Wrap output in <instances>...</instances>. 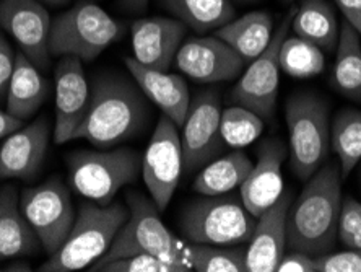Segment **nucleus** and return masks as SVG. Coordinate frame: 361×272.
I'll list each match as a JSON object with an SVG mask.
<instances>
[{
    "label": "nucleus",
    "instance_id": "1",
    "mask_svg": "<svg viewBox=\"0 0 361 272\" xmlns=\"http://www.w3.org/2000/svg\"><path fill=\"white\" fill-rule=\"evenodd\" d=\"M341 165L329 162L307 179L286 218V248L317 258L331 253L342 209Z\"/></svg>",
    "mask_w": 361,
    "mask_h": 272
},
{
    "label": "nucleus",
    "instance_id": "2",
    "mask_svg": "<svg viewBox=\"0 0 361 272\" xmlns=\"http://www.w3.org/2000/svg\"><path fill=\"white\" fill-rule=\"evenodd\" d=\"M148 117L147 97L135 80L99 76L93 82L87 114L73 138H85L94 147L109 148L139 136Z\"/></svg>",
    "mask_w": 361,
    "mask_h": 272
},
{
    "label": "nucleus",
    "instance_id": "3",
    "mask_svg": "<svg viewBox=\"0 0 361 272\" xmlns=\"http://www.w3.org/2000/svg\"><path fill=\"white\" fill-rule=\"evenodd\" d=\"M129 218L116 235L103 258L97 261L90 271H97L99 266L111 263L114 259L129 258V256L148 253L176 266L180 272H189L188 248L164 227L160 218V211L157 209L152 197L143 196L139 191H129L126 194Z\"/></svg>",
    "mask_w": 361,
    "mask_h": 272
},
{
    "label": "nucleus",
    "instance_id": "4",
    "mask_svg": "<svg viewBox=\"0 0 361 272\" xmlns=\"http://www.w3.org/2000/svg\"><path fill=\"white\" fill-rule=\"evenodd\" d=\"M129 218L121 202L101 206L87 202L78 209L71 233L56 253L41 266L42 272H75L92 266L108 253L116 235Z\"/></svg>",
    "mask_w": 361,
    "mask_h": 272
},
{
    "label": "nucleus",
    "instance_id": "5",
    "mask_svg": "<svg viewBox=\"0 0 361 272\" xmlns=\"http://www.w3.org/2000/svg\"><path fill=\"white\" fill-rule=\"evenodd\" d=\"M256 217L236 196H204L190 201L180 212L179 227L192 243L240 247L247 243Z\"/></svg>",
    "mask_w": 361,
    "mask_h": 272
},
{
    "label": "nucleus",
    "instance_id": "6",
    "mask_svg": "<svg viewBox=\"0 0 361 272\" xmlns=\"http://www.w3.org/2000/svg\"><path fill=\"white\" fill-rule=\"evenodd\" d=\"M124 26L103 7L82 0L52 20L51 56H73L82 62L94 61L121 38Z\"/></svg>",
    "mask_w": 361,
    "mask_h": 272
},
{
    "label": "nucleus",
    "instance_id": "7",
    "mask_svg": "<svg viewBox=\"0 0 361 272\" xmlns=\"http://www.w3.org/2000/svg\"><path fill=\"white\" fill-rule=\"evenodd\" d=\"M285 116L290 132L291 170L300 179L307 181L329 157V105L316 93H296L286 101Z\"/></svg>",
    "mask_w": 361,
    "mask_h": 272
},
{
    "label": "nucleus",
    "instance_id": "8",
    "mask_svg": "<svg viewBox=\"0 0 361 272\" xmlns=\"http://www.w3.org/2000/svg\"><path fill=\"white\" fill-rule=\"evenodd\" d=\"M142 160L139 152L126 147L103 152H75L67 158L71 184L88 201L108 206L124 186L139 178Z\"/></svg>",
    "mask_w": 361,
    "mask_h": 272
},
{
    "label": "nucleus",
    "instance_id": "9",
    "mask_svg": "<svg viewBox=\"0 0 361 272\" xmlns=\"http://www.w3.org/2000/svg\"><path fill=\"white\" fill-rule=\"evenodd\" d=\"M20 209L47 254L61 248L77 217L68 188L57 176L21 191Z\"/></svg>",
    "mask_w": 361,
    "mask_h": 272
},
{
    "label": "nucleus",
    "instance_id": "10",
    "mask_svg": "<svg viewBox=\"0 0 361 272\" xmlns=\"http://www.w3.org/2000/svg\"><path fill=\"white\" fill-rule=\"evenodd\" d=\"M295 8H291L274 31L272 41L261 56L249 62V67L231 90L230 98L235 105L251 110L252 113L269 119L275 114L279 98V72H280V46L288 36Z\"/></svg>",
    "mask_w": 361,
    "mask_h": 272
},
{
    "label": "nucleus",
    "instance_id": "11",
    "mask_svg": "<svg viewBox=\"0 0 361 272\" xmlns=\"http://www.w3.org/2000/svg\"><path fill=\"white\" fill-rule=\"evenodd\" d=\"M183 170V147L178 126L163 114L142 160V178L160 212L166 211L171 202Z\"/></svg>",
    "mask_w": 361,
    "mask_h": 272
},
{
    "label": "nucleus",
    "instance_id": "12",
    "mask_svg": "<svg viewBox=\"0 0 361 272\" xmlns=\"http://www.w3.org/2000/svg\"><path fill=\"white\" fill-rule=\"evenodd\" d=\"M221 106L215 92H204L190 100L188 114L180 126V147H183L184 172L195 170L210 163L223 147L220 129Z\"/></svg>",
    "mask_w": 361,
    "mask_h": 272
},
{
    "label": "nucleus",
    "instance_id": "13",
    "mask_svg": "<svg viewBox=\"0 0 361 272\" xmlns=\"http://www.w3.org/2000/svg\"><path fill=\"white\" fill-rule=\"evenodd\" d=\"M51 15L39 0H2L0 28L12 36L20 51L38 69L49 67Z\"/></svg>",
    "mask_w": 361,
    "mask_h": 272
},
{
    "label": "nucleus",
    "instance_id": "14",
    "mask_svg": "<svg viewBox=\"0 0 361 272\" xmlns=\"http://www.w3.org/2000/svg\"><path fill=\"white\" fill-rule=\"evenodd\" d=\"M174 61L180 72L199 83L230 82L243 73L246 66L244 59L219 36H199L185 41Z\"/></svg>",
    "mask_w": 361,
    "mask_h": 272
},
{
    "label": "nucleus",
    "instance_id": "15",
    "mask_svg": "<svg viewBox=\"0 0 361 272\" xmlns=\"http://www.w3.org/2000/svg\"><path fill=\"white\" fill-rule=\"evenodd\" d=\"M56 82V122L54 142L62 146L72 141L73 134L87 114L92 88L85 76L82 61L73 56H62L54 69Z\"/></svg>",
    "mask_w": 361,
    "mask_h": 272
},
{
    "label": "nucleus",
    "instance_id": "16",
    "mask_svg": "<svg viewBox=\"0 0 361 272\" xmlns=\"http://www.w3.org/2000/svg\"><path fill=\"white\" fill-rule=\"evenodd\" d=\"M51 141L46 117L20 127L0 147V179L31 181L41 172Z\"/></svg>",
    "mask_w": 361,
    "mask_h": 272
},
{
    "label": "nucleus",
    "instance_id": "17",
    "mask_svg": "<svg viewBox=\"0 0 361 272\" xmlns=\"http://www.w3.org/2000/svg\"><path fill=\"white\" fill-rule=\"evenodd\" d=\"M188 33V26L178 18L148 17L130 26L134 59L143 66L168 72Z\"/></svg>",
    "mask_w": 361,
    "mask_h": 272
},
{
    "label": "nucleus",
    "instance_id": "18",
    "mask_svg": "<svg viewBox=\"0 0 361 272\" xmlns=\"http://www.w3.org/2000/svg\"><path fill=\"white\" fill-rule=\"evenodd\" d=\"M285 157L286 148L280 138L264 141L259 146L256 165L240 186L241 202L256 218L283 194L281 165Z\"/></svg>",
    "mask_w": 361,
    "mask_h": 272
},
{
    "label": "nucleus",
    "instance_id": "19",
    "mask_svg": "<svg viewBox=\"0 0 361 272\" xmlns=\"http://www.w3.org/2000/svg\"><path fill=\"white\" fill-rule=\"evenodd\" d=\"M291 193H283L257 217L246 248V272H275L286 248V218Z\"/></svg>",
    "mask_w": 361,
    "mask_h": 272
},
{
    "label": "nucleus",
    "instance_id": "20",
    "mask_svg": "<svg viewBox=\"0 0 361 272\" xmlns=\"http://www.w3.org/2000/svg\"><path fill=\"white\" fill-rule=\"evenodd\" d=\"M126 67L130 77L135 80L143 95L155 103L178 127L183 126L190 105L188 83L176 73H168L143 66L137 59L127 57Z\"/></svg>",
    "mask_w": 361,
    "mask_h": 272
},
{
    "label": "nucleus",
    "instance_id": "21",
    "mask_svg": "<svg viewBox=\"0 0 361 272\" xmlns=\"http://www.w3.org/2000/svg\"><path fill=\"white\" fill-rule=\"evenodd\" d=\"M41 243L20 209V194L13 184L0 188V259L39 252Z\"/></svg>",
    "mask_w": 361,
    "mask_h": 272
},
{
    "label": "nucleus",
    "instance_id": "22",
    "mask_svg": "<svg viewBox=\"0 0 361 272\" xmlns=\"http://www.w3.org/2000/svg\"><path fill=\"white\" fill-rule=\"evenodd\" d=\"M47 93H49V83L39 69L23 52H17L13 76L5 98L7 105L5 111L20 121L30 119L38 113L47 98Z\"/></svg>",
    "mask_w": 361,
    "mask_h": 272
},
{
    "label": "nucleus",
    "instance_id": "23",
    "mask_svg": "<svg viewBox=\"0 0 361 272\" xmlns=\"http://www.w3.org/2000/svg\"><path fill=\"white\" fill-rule=\"evenodd\" d=\"M215 36L233 47L247 64L261 56L272 41L274 18L267 12L246 13L215 30Z\"/></svg>",
    "mask_w": 361,
    "mask_h": 272
},
{
    "label": "nucleus",
    "instance_id": "24",
    "mask_svg": "<svg viewBox=\"0 0 361 272\" xmlns=\"http://www.w3.org/2000/svg\"><path fill=\"white\" fill-rule=\"evenodd\" d=\"M290 28L295 36L307 40L321 49L332 51L338 42V21L327 0H302L291 18Z\"/></svg>",
    "mask_w": 361,
    "mask_h": 272
},
{
    "label": "nucleus",
    "instance_id": "25",
    "mask_svg": "<svg viewBox=\"0 0 361 272\" xmlns=\"http://www.w3.org/2000/svg\"><path fill=\"white\" fill-rule=\"evenodd\" d=\"M252 168V162L241 150L231 152L204 167L195 176L192 189L202 196H221L240 188Z\"/></svg>",
    "mask_w": 361,
    "mask_h": 272
},
{
    "label": "nucleus",
    "instance_id": "26",
    "mask_svg": "<svg viewBox=\"0 0 361 272\" xmlns=\"http://www.w3.org/2000/svg\"><path fill=\"white\" fill-rule=\"evenodd\" d=\"M160 4L174 18L200 35L219 30L235 18L231 0H160Z\"/></svg>",
    "mask_w": 361,
    "mask_h": 272
},
{
    "label": "nucleus",
    "instance_id": "27",
    "mask_svg": "<svg viewBox=\"0 0 361 272\" xmlns=\"http://www.w3.org/2000/svg\"><path fill=\"white\" fill-rule=\"evenodd\" d=\"M332 82L343 97L361 101V41L348 21L341 26Z\"/></svg>",
    "mask_w": 361,
    "mask_h": 272
},
{
    "label": "nucleus",
    "instance_id": "28",
    "mask_svg": "<svg viewBox=\"0 0 361 272\" xmlns=\"http://www.w3.org/2000/svg\"><path fill=\"white\" fill-rule=\"evenodd\" d=\"M331 147L338 157L342 179L361 160V110L343 108L331 124Z\"/></svg>",
    "mask_w": 361,
    "mask_h": 272
},
{
    "label": "nucleus",
    "instance_id": "29",
    "mask_svg": "<svg viewBox=\"0 0 361 272\" xmlns=\"http://www.w3.org/2000/svg\"><path fill=\"white\" fill-rule=\"evenodd\" d=\"M280 71L293 78H311L319 76L326 61L319 46L300 36H286L280 46Z\"/></svg>",
    "mask_w": 361,
    "mask_h": 272
},
{
    "label": "nucleus",
    "instance_id": "30",
    "mask_svg": "<svg viewBox=\"0 0 361 272\" xmlns=\"http://www.w3.org/2000/svg\"><path fill=\"white\" fill-rule=\"evenodd\" d=\"M190 269L197 272H246V249L194 243L188 248Z\"/></svg>",
    "mask_w": 361,
    "mask_h": 272
},
{
    "label": "nucleus",
    "instance_id": "31",
    "mask_svg": "<svg viewBox=\"0 0 361 272\" xmlns=\"http://www.w3.org/2000/svg\"><path fill=\"white\" fill-rule=\"evenodd\" d=\"M220 129L223 142L226 146L243 148L262 134L264 121L261 116L252 113L251 110L235 105L221 111Z\"/></svg>",
    "mask_w": 361,
    "mask_h": 272
},
{
    "label": "nucleus",
    "instance_id": "32",
    "mask_svg": "<svg viewBox=\"0 0 361 272\" xmlns=\"http://www.w3.org/2000/svg\"><path fill=\"white\" fill-rule=\"evenodd\" d=\"M94 272H180L176 266L166 263L158 256L139 253L129 258L114 259L106 263Z\"/></svg>",
    "mask_w": 361,
    "mask_h": 272
},
{
    "label": "nucleus",
    "instance_id": "33",
    "mask_svg": "<svg viewBox=\"0 0 361 272\" xmlns=\"http://www.w3.org/2000/svg\"><path fill=\"white\" fill-rule=\"evenodd\" d=\"M337 237L347 248L361 249V202L355 197L348 196L342 202Z\"/></svg>",
    "mask_w": 361,
    "mask_h": 272
},
{
    "label": "nucleus",
    "instance_id": "34",
    "mask_svg": "<svg viewBox=\"0 0 361 272\" xmlns=\"http://www.w3.org/2000/svg\"><path fill=\"white\" fill-rule=\"evenodd\" d=\"M316 263L317 272H361V249L321 254Z\"/></svg>",
    "mask_w": 361,
    "mask_h": 272
},
{
    "label": "nucleus",
    "instance_id": "35",
    "mask_svg": "<svg viewBox=\"0 0 361 272\" xmlns=\"http://www.w3.org/2000/svg\"><path fill=\"white\" fill-rule=\"evenodd\" d=\"M15 59H17V52L10 46L7 38L0 33V103H4L7 98L8 85L15 69Z\"/></svg>",
    "mask_w": 361,
    "mask_h": 272
},
{
    "label": "nucleus",
    "instance_id": "36",
    "mask_svg": "<svg viewBox=\"0 0 361 272\" xmlns=\"http://www.w3.org/2000/svg\"><path fill=\"white\" fill-rule=\"evenodd\" d=\"M275 272H317V263L316 258H312L310 254L293 252L290 254H283Z\"/></svg>",
    "mask_w": 361,
    "mask_h": 272
},
{
    "label": "nucleus",
    "instance_id": "37",
    "mask_svg": "<svg viewBox=\"0 0 361 272\" xmlns=\"http://www.w3.org/2000/svg\"><path fill=\"white\" fill-rule=\"evenodd\" d=\"M343 13L345 21L357 31L361 38V0H334Z\"/></svg>",
    "mask_w": 361,
    "mask_h": 272
},
{
    "label": "nucleus",
    "instance_id": "38",
    "mask_svg": "<svg viewBox=\"0 0 361 272\" xmlns=\"http://www.w3.org/2000/svg\"><path fill=\"white\" fill-rule=\"evenodd\" d=\"M21 126H23V121H20L12 114H8L7 111L0 110V138L10 136L12 132L20 129Z\"/></svg>",
    "mask_w": 361,
    "mask_h": 272
},
{
    "label": "nucleus",
    "instance_id": "39",
    "mask_svg": "<svg viewBox=\"0 0 361 272\" xmlns=\"http://www.w3.org/2000/svg\"><path fill=\"white\" fill-rule=\"evenodd\" d=\"M148 2L150 0H119L121 7L127 10V12H143L148 7Z\"/></svg>",
    "mask_w": 361,
    "mask_h": 272
},
{
    "label": "nucleus",
    "instance_id": "40",
    "mask_svg": "<svg viewBox=\"0 0 361 272\" xmlns=\"http://www.w3.org/2000/svg\"><path fill=\"white\" fill-rule=\"evenodd\" d=\"M42 4H47V5H52V7H59V5L67 4L68 0H39Z\"/></svg>",
    "mask_w": 361,
    "mask_h": 272
},
{
    "label": "nucleus",
    "instance_id": "41",
    "mask_svg": "<svg viewBox=\"0 0 361 272\" xmlns=\"http://www.w3.org/2000/svg\"><path fill=\"white\" fill-rule=\"evenodd\" d=\"M236 2H254V0H236Z\"/></svg>",
    "mask_w": 361,
    "mask_h": 272
},
{
    "label": "nucleus",
    "instance_id": "42",
    "mask_svg": "<svg viewBox=\"0 0 361 272\" xmlns=\"http://www.w3.org/2000/svg\"><path fill=\"white\" fill-rule=\"evenodd\" d=\"M283 2H293V0H283Z\"/></svg>",
    "mask_w": 361,
    "mask_h": 272
},
{
    "label": "nucleus",
    "instance_id": "43",
    "mask_svg": "<svg viewBox=\"0 0 361 272\" xmlns=\"http://www.w3.org/2000/svg\"><path fill=\"white\" fill-rule=\"evenodd\" d=\"M0 2H2V0H0Z\"/></svg>",
    "mask_w": 361,
    "mask_h": 272
},
{
    "label": "nucleus",
    "instance_id": "44",
    "mask_svg": "<svg viewBox=\"0 0 361 272\" xmlns=\"http://www.w3.org/2000/svg\"><path fill=\"white\" fill-rule=\"evenodd\" d=\"M360 176H361V173H360Z\"/></svg>",
    "mask_w": 361,
    "mask_h": 272
}]
</instances>
